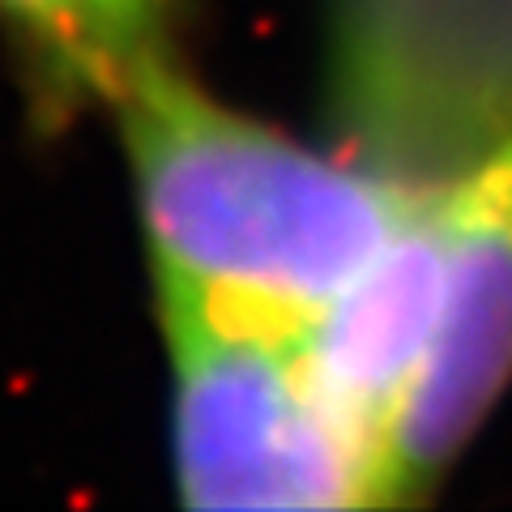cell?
I'll return each mask as SVG.
<instances>
[{
  "label": "cell",
  "mask_w": 512,
  "mask_h": 512,
  "mask_svg": "<svg viewBox=\"0 0 512 512\" xmlns=\"http://www.w3.org/2000/svg\"><path fill=\"white\" fill-rule=\"evenodd\" d=\"M111 107L154 274L291 325L312 329L389 252L431 188L320 154L218 103L171 56Z\"/></svg>",
  "instance_id": "obj_1"
},
{
  "label": "cell",
  "mask_w": 512,
  "mask_h": 512,
  "mask_svg": "<svg viewBox=\"0 0 512 512\" xmlns=\"http://www.w3.org/2000/svg\"><path fill=\"white\" fill-rule=\"evenodd\" d=\"M431 333L393 427V495L453 466L512 380V116L436 180Z\"/></svg>",
  "instance_id": "obj_3"
},
{
  "label": "cell",
  "mask_w": 512,
  "mask_h": 512,
  "mask_svg": "<svg viewBox=\"0 0 512 512\" xmlns=\"http://www.w3.org/2000/svg\"><path fill=\"white\" fill-rule=\"evenodd\" d=\"M175 5L180 0H0V18L52 82L116 103L154 60L171 56Z\"/></svg>",
  "instance_id": "obj_4"
},
{
  "label": "cell",
  "mask_w": 512,
  "mask_h": 512,
  "mask_svg": "<svg viewBox=\"0 0 512 512\" xmlns=\"http://www.w3.org/2000/svg\"><path fill=\"white\" fill-rule=\"evenodd\" d=\"M175 478L192 508L393 504L389 461L312 355L308 325L154 274Z\"/></svg>",
  "instance_id": "obj_2"
}]
</instances>
